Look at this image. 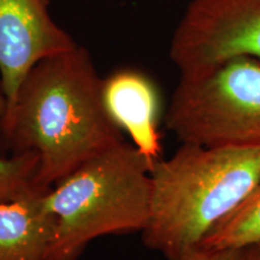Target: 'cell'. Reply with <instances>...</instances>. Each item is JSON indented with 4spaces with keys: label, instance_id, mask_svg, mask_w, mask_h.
Listing matches in <instances>:
<instances>
[{
    "label": "cell",
    "instance_id": "3957f363",
    "mask_svg": "<svg viewBox=\"0 0 260 260\" xmlns=\"http://www.w3.org/2000/svg\"><path fill=\"white\" fill-rule=\"evenodd\" d=\"M153 164L123 141L51 188L54 229L45 260H77L96 237L142 233L151 216Z\"/></svg>",
    "mask_w": 260,
    "mask_h": 260
},
{
    "label": "cell",
    "instance_id": "30bf717a",
    "mask_svg": "<svg viewBox=\"0 0 260 260\" xmlns=\"http://www.w3.org/2000/svg\"><path fill=\"white\" fill-rule=\"evenodd\" d=\"M39 168V157L35 152L0 155V204L21 197L39 187L35 183Z\"/></svg>",
    "mask_w": 260,
    "mask_h": 260
},
{
    "label": "cell",
    "instance_id": "9c48e42d",
    "mask_svg": "<svg viewBox=\"0 0 260 260\" xmlns=\"http://www.w3.org/2000/svg\"><path fill=\"white\" fill-rule=\"evenodd\" d=\"M260 243V180L236 209L220 220L200 243V248H240Z\"/></svg>",
    "mask_w": 260,
    "mask_h": 260
},
{
    "label": "cell",
    "instance_id": "277c9868",
    "mask_svg": "<svg viewBox=\"0 0 260 260\" xmlns=\"http://www.w3.org/2000/svg\"><path fill=\"white\" fill-rule=\"evenodd\" d=\"M164 122L181 144L260 148V61L239 57L180 76Z\"/></svg>",
    "mask_w": 260,
    "mask_h": 260
},
{
    "label": "cell",
    "instance_id": "4fadbf2b",
    "mask_svg": "<svg viewBox=\"0 0 260 260\" xmlns=\"http://www.w3.org/2000/svg\"><path fill=\"white\" fill-rule=\"evenodd\" d=\"M260 260V243H256V259Z\"/></svg>",
    "mask_w": 260,
    "mask_h": 260
},
{
    "label": "cell",
    "instance_id": "5b68a950",
    "mask_svg": "<svg viewBox=\"0 0 260 260\" xmlns=\"http://www.w3.org/2000/svg\"><path fill=\"white\" fill-rule=\"evenodd\" d=\"M180 76L248 57L260 61V0H190L171 37Z\"/></svg>",
    "mask_w": 260,
    "mask_h": 260
},
{
    "label": "cell",
    "instance_id": "8992f818",
    "mask_svg": "<svg viewBox=\"0 0 260 260\" xmlns=\"http://www.w3.org/2000/svg\"><path fill=\"white\" fill-rule=\"evenodd\" d=\"M76 46L52 17L48 0H0V83L8 110L39 61Z\"/></svg>",
    "mask_w": 260,
    "mask_h": 260
},
{
    "label": "cell",
    "instance_id": "7a4b0ae2",
    "mask_svg": "<svg viewBox=\"0 0 260 260\" xmlns=\"http://www.w3.org/2000/svg\"><path fill=\"white\" fill-rule=\"evenodd\" d=\"M151 175L142 241L168 260H181L256 186L260 148L182 142L171 158L154 162Z\"/></svg>",
    "mask_w": 260,
    "mask_h": 260
},
{
    "label": "cell",
    "instance_id": "6da1fadb",
    "mask_svg": "<svg viewBox=\"0 0 260 260\" xmlns=\"http://www.w3.org/2000/svg\"><path fill=\"white\" fill-rule=\"evenodd\" d=\"M3 139L12 154H38L35 183L47 188L124 141L104 105L103 79L86 48L77 45L29 71L6 111Z\"/></svg>",
    "mask_w": 260,
    "mask_h": 260
},
{
    "label": "cell",
    "instance_id": "ba28073f",
    "mask_svg": "<svg viewBox=\"0 0 260 260\" xmlns=\"http://www.w3.org/2000/svg\"><path fill=\"white\" fill-rule=\"evenodd\" d=\"M50 190L35 187L0 204V260H45L54 229Z\"/></svg>",
    "mask_w": 260,
    "mask_h": 260
},
{
    "label": "cell",
    "instance_id": "52a82bcc",
    "mask_svg": "<svg viewBox=\"0 0 260 260\" xmlns=\"http://www.w3.org/2000/svg\"><path fill=\"white\" fill-rule=\"evenodd\" d=\"M103 100L110 118L128 133L133 145L152 164L160 159V102L152 80L136 70L116 71L103 80Z\"/></svg>",
    "mask_w": 260,
    "mask_h": 260
},
{
    "label": "cell",
    "instance_id": "7c38bea8",
    "mask_svg": "<svg viewBox=\"0 0 260 260\" xmlns=\"http://www.w3.org/2000/svg\"><path fill=\"white\" fill-rule=\"evenodd\" d=\"M6 110H8V103L4 93L0 90V146L4 145V139H3V129H4V119L6 116Z\"/></svg>",
    "mask_w": 260,
    "mask_h": 260
},
{
    "label": "cell",
    "instance_id": "8fae6325",
    "mask_svg": "<svg viewBox=\"0 0 260 260\" xmlns=\"http://www.w3.org/2000/svg\"><path fill=\"white\" fill-rule=\"evenodd\" d=\"M256 245L228 249L198 248L188 252L181 260H255Z\"/></svg>",
    "mask_w": 260,
    "mask_h": 260
}]
</instances>
